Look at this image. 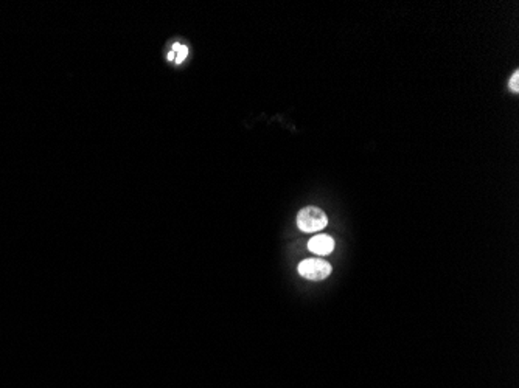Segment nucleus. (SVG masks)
Returning <instances> with one entry per match:
<instances>
[{
	"label": "nucleus",
	"instance_id": "f257e3e1",
	"mask_svg": "<svg viewBox=\"0 0 519 388\" xmlns=\"http://www.w3.org/2000/svg\"><path fill=\"white\" fill-rule=\"evenodd\" d=\"M328 224V218L319 207H305L297 215L298 229L305 233H316L324 230Z\"/></svg>",
	"mask_w": 519,
	"mask_h": 388
},
{
	"label": "nucleus",
	"instance_id": "f03ea898",
	"mask_svg": "<svg viewBox=\"0 0 519 388\" xmlns=\"http://www.w3.org/2000/svg\"><path fill=\"white\" fill-rule=\"evenodd\" d=\"M298 274L306 278V280L320 281L325 280V278H328V275L331 274V265L320 258L303 260L301 265H298Z\"/></svg>",
	"mask_w": 519,
	"mask_h": 388
},
{
	"label": "nucleus",
	"instance_id": "7ed1b4c3",
	"mask_svg": "<svg viewBox=\"0 0 519 388\" xmlns=\"http://www.w3.org/2000/svg\"><path fill=\"white\" fill-rule=\"evenodd\" d=\"M308 248L313 253L320 256L330 255L334 250V239L328 235H317L311 238L308 243Z\"/></svg>",
	"mask_w": 519,
	"mask_h": 388
},
{
	"label": "nucleus",
	"instance_id": "20e7f679",
	"mask_svg": "<svg viewBox=\"0 0 519 388\" xmlns=\"http://www.w3.org/2000/svg\"><path fill=\"white\" fill-rule=\"evenodd\" d=\"M173 51H174V55H176V60H174V62L182 64V62H184L185 58H187V55H188V47L187 46H182V44H178L176 42L173 46Z\"/></svg>",
	"mask_w": 519,
	"mask_h": 388
},
{
	"label": "nucleus",
	"instance_id": "39448f33",
	"mask_svg": "<svg viewBox=\"0 0 519 388\" xmlns=\"http://www.w3.org/2000/svg\"><path fill=\"white\" fill-rule=\"evenodd\" d=\"M510 87L515 93L519 92V72L518 70L513 73V76H511V79H510Z\"/></svg>",
	"mask_w": 519,
	"mask_h": 388
},
{
	"label": "nucleus",
	"instance_id": "423d86ee",
	"mask_svg": "<svg viewBox=\"0 0 519 388\" xmlns=\"http://www.w3.org/2000/svg\"><path fill=\"white\" fill-rule=\"evenodd\" d=\"M168 60H170V61L176 60V55H174V51H170V53H168Z\"/></svg>",
	"mask_w": 519,
	"mask_h": 388
}]
</instances>
